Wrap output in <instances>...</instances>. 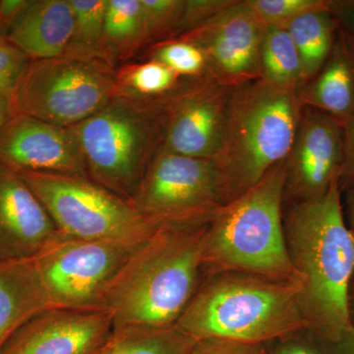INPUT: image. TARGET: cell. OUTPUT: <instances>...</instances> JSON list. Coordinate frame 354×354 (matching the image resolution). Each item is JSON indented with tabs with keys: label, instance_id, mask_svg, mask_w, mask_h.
Here are the masks:
<instances>
[{
	"label": "cell",
	"instance_id": "6da1fadb",
	"mask_svg": "<svg viewBox=\"0 0 354 354\" xmlns=\"http://www.w3.org/2000/svg\"><path fill=\"white\" fill-rule=\"evenodd\" d=\"M211 216L164 221L136 247L104 297L113 330L176 326L199 288Z\"/></svg>",
	"mask_w": 354,
	"mask_h": 354
},
{
	"label": "cell",
	"instance_id": "7a4b0ae2",
	"mask_svg": "<svg viewBox=\"0 0 354 354\" xmlns=\"http://www.w3.org/2000/svg\"><path fill=\"white\" fill-rule=\"evenodd\" d=\"M339 180L322 196L297 205L288 221L291 259L304 279L307 320L330 342L353 328L348 298L354 278V232L344 218Z\"/></svg>",
	"mask_w": 354,
	"mask_h": 354
},
{
	"label": "cell",
	"instance_id": "3957f363",
	"mask_svg": "<svg viewBox=\"0 0 354 354\" xmlns=\"http://www.w3.org/2000/svg\"><path fill=\"white\" fill-rule=\"evenodd\" d=\"M286 176V160L250 189L214 212L205 236L204 270L253 274L304 290L281 221Z\"/></svg>",
	"mask_w": 354,
	"mask_h": 354
},
{
	"label": "cell",
	"instance_id": "277c9868",
	"mask_svg": "<svg viewBox=\"0 0 354 354\" xmlns=\"http://www.w3.org/2000/svg\"><path fill=\"white\" fill-rule=\"evenodd\" d=\"M176 326L195 341L263 344L309 323L301 286L230 272L198 288Z\"/></svg>",
	"mask_w": 354,
	"mask_h": 354
},
{
	"label": "cell",
	"instance_id": "5b68a950",
	"mask_svg": "<svg viewBox=\"0 0 354 354\" xmlns=\"http://www.w3.org/2000/svg\"><path fill=\"white\" fill-rule=\"evenodd\" d=\"M295 91L248 81L232 91L223 146L214 162L223 204L241 196L288 157L301 120Z\"/></svg>",
	"mask_w": 354,
	"mask_h": 354
},
{
	"label": "cell",
	"instance_id": "8992f818",
	"mask_svg": "<svg viewBox=\"0 0 354 354\" xmlns=\"http://www.w3.org/2000/svg\"><path fill=\"white\" fill-rule=\"evenodd\" d=\"M169 97L118 93L94 115L72 127L88 178L130 202L164 144Z\"/></svg>",
	"mask_w": 354,
	"mask_h": 354
},
{
	"label": "cell",
	"instance_id": "52a82bcc",
	"mask_svg": "<svg viewBox=\"0 0 354 354\" xmlns=\"http://www.w3.org/2000/svg\"><path fill=\"white\" fill-rule=\"evenodd\" d=\"M118 68L99 57L60 55L30 62L12 95L17 113L72 128L118 94Z\"/></svg>",
	"mask_w": 354,
	"mask_h": 354
},
{
	"label": "cell",
	"instance_id": "ba28073f",
	"mask_svg": "<svg viewBox=\"0 0 354 354\" xmlns=\"http://www.w3.org/2000/svg\"><path fill=\"white\" fill-rule=\"evenodd\" d=\"M48 212L58 232L86 241H145L160 221L87 176L17 171ZM164 223V221H162Z\"/></svg>",
	"mask_w": 354,
	"mask_h": 354
},
{
	"label": "cell",
	"instance_id": "9c48e42d",
	"mask_svg": "<svg viewBox=\"0 0 354 354\" xmlns=\"http://www.w3.org/2000/svg\"><path fill=\"white\" fill-rule=\"evenodd\" d=\"M141 242L86 241L58 234L34 257L51 306L104 310L109 286Z\"/></svg>",
	"mask_w": 354,
	"mask_h": 354
},
{
	"label": "cell",
	"instance_id": "30bf717a",
	"mask_svg": "<svg viewBox=\"0 0 354 354\" xmlns=\"http://www.w3.org/2000/svg\"><path fill=\"white\" fill-rule=\"evenodd\" d=\"M130 203L142 215L160 223L211 216L223 205L215 162L160 153Z\"/></svg>",
	"mask_w": 354,
	"mask_h": 354
},
{
	"label": "cell",
	"instance_id": "8fae6325",
	"mask_svg": "<svg viewBox=\"0 0 354 354\" xmlns=\"http://www.w3.org/2000/svg\"><path fill=\"white\" fill-rule=\"evenodd\" d=\"M0 165L15 171L87 176L82 151L71 128L21 113L0 129Z\"/></svg>",
	"mask_w": 354,
	"mask_h": 354
},
{
	"label": "cell",
	"instance_id": "7c38bea8",
	"mask_svg": "<svg viewBox=\"0 0 354 354\" xmlns=\"http://www.w3.org/2000/svg\"><path fill=\"white\" fill-rule=\"evenodd\" d=\"M230 94L227 88L206 84L169 97L160 153L216 158L223 146Z\"/></svg>",
	"mask_w": 354,
	"mask_h": 354
},
{
	"label": "cell",
	"instance_id": "4fadbf2b",
	"mask_svg": "<svg viewBox=\"0 0 354 354\" xmlns=\"http://www.w3.org/2000/svg\"><path fill=\"white\" fill-rule=\"evenodd\" d=\"M113 333L104 310H44L16 330L0 354H90Z\"/></svg>",
	"mask_w": 354,
	"mask_h": 354
},
{
	"label": "cell",
	"instance_id": "5bb4252c",
	"mask_svg": "<svg viewBox=\"0 0 354 354\" xmlns=\"http://www.w3.org/2000/svg\"><path fill=\"white\" fill-rule=\"evenodd\" d=\"M344 164V129L334 116L316 109L302 111L288 157L286 185L304 200L322 196Z\"/></svg>",
	"mask_w": 354,
	"mask_h": 354
},
{
	"label": "cell",
	"instance_id": "9a60e30c",
	"mask_svg": "<svg viewBox=\"0 0 354 354\" xmlns=\"http://www.w3.org/2000/svg\"><path fill=\"white\" fill-rule=\"evenodd\" d=\"M263 29L246 1H234L183 39L199 46L221 75L248 82L260 78Z\"/></svg>",
	"mask_w": 354,
	"mask_h": 354
},
{
	"label": "cell",
	"instance_id": "2e32d148",
	"mask_svg": "<svg viewBox=\"0 0 354 354\" xmlns=\"http://www.w3.org/2000/svg\"><path fill=\"white\" fill-rule=\"evenodd\" d=\"M58 234L24 179L0 165V263L32 259Z\"/></svg>",
	"mask_w": 354,
	"mask_h": 354
},
{
	"label": "cell",
	"instance_id": "e0dca14e",
	"mask_svg": "<svg viewBox=\"0 0 354 354\" xmlns=\"http://www.w3.org/2000/svg\"><path fill=\"white\" fill-rule=\"evenodd\" d=\"M69 0H30L6 39L32 62L64 55L73 31Z\"/></svg>",
	"mask_w": 354,
	"mask_h": 354
},
{
	"label": "cell",
	"instance_id": "ac0fdd59",
	"mask_svg": "<svg viewBox=\"0 0 354 354\" xmlns=\"http://www.w3.org/2000/svg\"><path fill=\"white\" fill-rule=\"evenodd\" d=\"M51 307L34 258L0 263V351L21 326Z\"/></svg>",
	"mask_w": 354,
	"mask_h": 354
},
{
	"label": "cell",
	"instance_id": "d6986e66",
	"mask_svg": "<svg viewBox=\"0 0 354 354\" xmlns=\"http://www.w3.org/2000/svg\"><path fill=\"white\" fill-rule=\"evenodd\" d=\"M299 95L301 101L344 122L354 115V62L341 46Z\"/></svg>",
	"mask_w": 354,
	"mask_h": 354
},
{
	"label": "cell",
	"instance_id": "ffe728a7",
	"mask_svg": "<svg viewBox=\"0 0 354 354\" xmlns=\"http://www.w3.org/2000/svg\"><path fill=\"white\" fill-rule=\"evenodd\" d=\"M149 41L141 0H106L102 37L106 62L116 67Z\"/></svg>",
	"mask_w": 354,
	"mask_h": 354
},
{
	"label": "cell",
	"instance_id": "44dd1931",
	"mask_svg": "<svg viewBox=\"0 0 354 354\" xmlns=\"http://www.w3.org/2000/svg\"><path fill=\"white\" fill-rule=\"evenodd\" d=\"M330 2L302 14L286 28L299 53L306 81L321 71L332 53L335 22Z\"/></svg>",
	"mask_w": 354,
	"mask_h": 354
},
{
	"label": "cell",
	"instance_id": "7402d4cb",
	"mask_svg": "<svg viewBox=\"0 0 354 354\" xmlns=\"http://www.w3.org/2000/svg\"><path fill=\"white\" fill-rule=\"evenodd\" d=\"M260 79L274 87L295 92L306 81L297 46L283 28L263 29Z\"/></svg>",
	"mask_w": 354,
	"mask_h": 354
},
{
	"label": "cell",
	"instance_id": "603a6c76",
	"mask_svg": "<svg viewBox=\"0 0 354 354\" xmlns=\"http://www.w3.org/2000/svg\"><path fill=\"white\" fill-rule=\"evenodd\" d=\"M194 339L171 327H125L113 330L109 354H190Z\"/></svg>",
	"mask_w": 354,
	"mask_h": 354
},
{
	"label": "cell",
	"instance_id": "cb8c5ba5",
	"mask_svg": "<svg viewBox=\"0 0 354 354\" xmlns=\"http://www.w3.org/2000/svg\"><path fill=\"white\" fill-rule=\"evenodd\" d=\"M69 2L74 13L73 31L64 55L104 59L102 37L106 0H69Z\"/></svg>",
	"mask_w": 354,
	"mask_h": 354
},
{
	"label": "cell",
	"instance_id": "d4e9b609",
	"mask_svg": "<svg viewBox=\"0 0 354 354\" xmlns=\"http://www.w3.org/2000/svg\"><path fill=\"white\" fill-rule=\"evenodd\" d=\"M178 78L176 72L156 60L123 65L116 75L118 93L142 99H158L174 90Z\"/></svg>",
	"mask_w": 354,
	"mask_h": 354
},
{
	"label": "cell",
	"instance_id": "484cf974",
	"mask_svg": "<svg viewBox=\"0 0 354 354\" xmlns=\"http://www.w3.org/2000/svg\"><path fill=\"white\" fill-rule=\"evenodd\" d=\"M324 0H248L246 3L263 27L286 29L302 14L329 6Z\"/></svg>",
	"mask_w": 354,
	"mask_h": 354
},
{
	"label": "cell",
	"instance_id": "4316f807",
	"mask_svg": "<svg viewBox=\"0 0 354 354\" xmlns=\"http://www.w3.org/2000/svg\"><path fill=\"white\" fill-rule=\"evenodd\" d=\"M152 60L165 64L178 76L199 75L208 64L204 51L185 39L157 46L153 51Z\"/></svg>",
	"mask_w": 354,
	"mask_h": 354
},
{
	"label": "cell",
	"instance_id": "83f0119b",
	"mask_svg": "<svg viewBox=\"0 0 354 354\" xmlns=\"http://www.w3.org/2000/svg\"><path fill=\"white\" fill-rule=\"evenodd\" d=\"M149 39H157L178 30L185 0H141Z\"/></svg>",
	"mask_w": 354,
	"mask_h": 354
},
{
	"label": "cell",
	"instance_id": "f1b7e54d",
	"mask_svg": "<svg viewBox=\"0 0 354 354\" xmlns=\"http://www.w3.org/2000/svg\"><path fill=\"white\" fill-rule=\"evenodd\" d=\"M31 62L19 48L0 38V92L11 94Z\"/></svg>",
	"mask_w": 354,
	"mask_h": 354
},
{
	"label": "cell",
	"instance_id": "f546056e",
	"mask_svg": "<svg viewBox=\"0 0 354 354\" xmlns=\"http://www.w3.org/2000/svg\"><path fill=\"white\" fill-rule=\"evenodd\" d=\"M234 1L223 0H188L185 1L179 31L190 32L215 17Z\"/></svg>",
	"mask_w": 354,
	"mask_h": 354
},
{
	"label": "cell",
	"instance_id": "4dcf8cb0",
	"mask_svg": "<svg viewBox=\"0 0 354 354\" xmlns=\"http://www.w3.org/2000/svg\"><path fill=\"white\" fill-rule=\"evenodd\" d=\"M190 354H266L263 344L223 339L196 341Z\"/></svg>",
	"mask_w": 354,
	"mask_h": 354
},
{
	"label": "cell",
	"instance_id": "1f68e13d",
	"mask_svg": "<svg viewBox=\"0 0 354 354\" xmlns=\"http://www.w3.org/2000/svg\"><path fill=\"white\" fill-rule=\"evenodd\" d=\"M30 0H0V38L6 39L14 22L29 4Z\"/></svg>",
	"mask_w": 354,
	"mask_h": 354
},
{
	"label": "cell",
	"instance_id": "d6a6232c",
	"mask_svg": "<svg viewBox=\"0 0 354 354\" xmlns=\"http://www.w3.org/2000/svg\"><path fill=\"white\" fill-rule=\"evenodd\" d=\"M344 129V164L342 176L354 178V115L342 122Z\"/></svg>",
	"mask_w": 354,
	"mask_h": 354
},
{
	"label": "cell",
	"instance_id": "836d02e7",
	"mask_svg": "<svg viewBox=\"0 0 354 354\" xmlns=\"http://www.w3.org/2000/svg\"><path fill=\"white\" fill-rule=\"evenodd\" d=\"M330 10L337 14L354 38V1L330 2Z\"/></svg>",
	"mask_w": 354,
	"mask_h": 354
},
{
	"label": "cell",
	"instance_id": "e575fe53",
	"mask_svg": "<svg viewBox=\"0 0 354 354\" xmlns=\"http://www.w3.org/2000/svg\"><path fill=\"white\" fill-rule=\"evenodd\" d=\"M16 111L12 95L9 93L0 92V129L13 118Z\"/></svg>",
	"mask_w": 354,
	"mask_h": 354
},
{
	"label": "cell",
	"instance_id": "d590c367",
	"mask_svg": "<svg viewBox=\"0 0 354 354\" xmlns=\"http://www.w3.org/2000/svg\"><path fill=\"white\" fill-rule=\"evenodd\" d=\"M337 354H354V329L351 328L342 335L339 341L333 342Z\"/></svg>",
	"mask_w": 354,
	"mask_h": 354
},
{
	"label": "cell",
	"instance_id": "8d00e7d4",
	"mask_svg": "<svg viewBox=\"0 0 354 354\" xmlns=\"http://www.w3.org/2000/svg\"><path fill=\"white\" fill-rule=\"evenodd\" d=\"M281 354H322L317 353V351H311V349L299 348V346H290L281 351Z\"/></svg>",
	"mask_w": 354,
	"mask_h": 354
},
{
	"label": "cell",
	"instance_id": "74e56055",
	"mask_svg": "<svg viewBox=\"0 0 354 354\" xmlns=\"http://www.w3.org/2000/svg\"><path fill=\"white\" fill-rule=\"evenodd\" d=\"M348 309L351 327L354 329V278L351 281V290H349Z\"/></svg>",
	"mask_w": 354,
	"mask_h": 354
},
{
	"label": "cell",
	"instance_id": "f35d334b",
	"mask_svg": "<svg viewBox=\"0 0 354 354\" xmlns=\"http://www.w3.org/2000/svg\"><path fill=\"white\" fill-rule=\"evenodd\" d=\"M349 212H351V220H353V227H354V186L353 189H351V193H349ZM354 232V230H353Z\"/></svg>",
	"mask_w": 354,
	"mask_h": 354
},
{
	"label": "cell",
	"instance_id": "ab89813d",
	"mask_svg": "<svg viewBox=\"0 0 354 354\" xmlns=\"http://www.w3.org/2000/svg\"><path fill=\"white\" fill-rule=\"evenodd\" d=\"M109 348H111V339H109L108 344H104L102 348L97 349V351H93V353H91L90 354H109Z\"/></svg>",
	"mask_w": 354,
	"mask_h": 354
}]
</instances>
